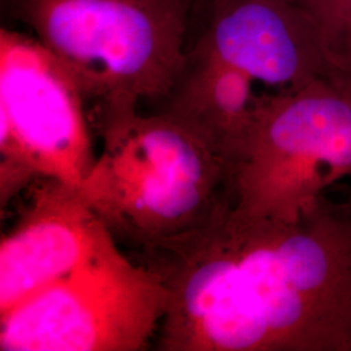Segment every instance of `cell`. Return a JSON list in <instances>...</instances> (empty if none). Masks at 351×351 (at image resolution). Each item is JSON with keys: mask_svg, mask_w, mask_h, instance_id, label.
Masks as SVG:
<instances>
[{"mask_svg": "<svg viewBox=\"0 0 351 351\" xmlns=\"http://www.w3.org/2000/svg\"><path fill=\"white\" fill-rule=\"evenodd\" d=\"M168 289L163 351H351V197L293 223L226 206L145 261Z\"/></svg>", "mask_w": 351, "mask_h": 351, "instance_id": "obj_1", "label": "cell"}, {"mask_svg": "<svg viewBox=\"0 0 351 351\" xmlns=\"http://www.w3.org/2000/svg\"><path fill=\"white\" fill-rule=\"evenodd\" d=\"M97 111L103 146L78 193L117 242L146 259L198 234L229 206L226 163L185 126L134 104Z\"/></svg>", "mask_w": 351, "mask_h": 351, "instance_id": "obj_2", "label": "cell"}, {"mask_svg": "<svg viewBox=\"0 0 351 351\" xmlns=\"http://www.w3.org/2000/svg\"><path fill=\"white\" fill-rule=\"evenodd\" d=\"M98 106L163 101L182 75L190 0H3Z\"/></svg>", "mask_w": 351, "mask_h": 351, "instance_id": "obj_3", "label": "cell"}, {"mask_svg": "<svg viewBox=\"0 0 351 351\" xmlns=\"http://www.w3.org/2000/svg\"><path fill=\"white\" fill-rule=\"evenodd\" d=\"M350 176L351 78L330 72L256 98L228 163V202L239 216L293 223Z\"/></svg>", "mask_w": 351, "mask_h": 351, "instance_id": "obj_4", "label": "cell"}, {"mask_svg": "<svg viewBox=\"0 0 351 351\" xmlns=\"http://www.w3.org/2000/svg\"><path fill=\"white\" fill-rule=\"evenodd\" d=\"M167 303L162 276L132 262L103 224L73 271L0 315V350H145Z\"/></svg>", "mask_w": 351, "mask_h": 351, "instance_id": "obj_5", "label": "cell"}, {"mask_svg": "<svg viewBox=\"0 0 351 351\" xmlns=\"http://www.w3.org/2000/svg\"><path fill=\"white\" fill-rule=\"evenodd\" d=\"M85 97L37 38L0 30L1 202L32 180L78 190L94 163Z\"/></svg>", "mask_w": 351, "mask_h": 351, "instance_id": "obj_6", "label": "cell"}, {"mask_svg": "<svg viewBox=\"0 0 351 351\" xmlns=\"http://www.w3.org/2000/svg\"><path fill=\"white\" fill-rule=\"evenodd\" d=\"M193 50L278 91L336 72L313 21L291 0H215Z\"/></svg>", "mask_w": 351, "mask_h": 351, "instance_id": "obj_7", "label": "cell"}, {"mask_svg": "<svg viewBox=\"0 0 351 351\" xmlns=\"http://www.w3.org/2000/svg\"><path fill=\"white\" fill-rule=\"evenodd\" d=\"M101 226L77 189L40 178L21 220L1 239L0 315L73 271Z\"/></svg>", "mask_w": 351, "mask_h": 351, "instance_id": "obj_8", "label": "cell"}, {"mask_svg": "<svg viewBox=\"0 0 351 351\" xmlns=\"http://www.w3.org/2000/svg\"><path fill=\"white\" fill-rule=\"evenodd\" d=\"M254 80L213 55L189 51L182 75L160 112L193 132L228 163L239 150L256 104Z\"/></svg>", "mask_w": 351, "mask_h": 351, "instance_id": "obj_9", "label": "cell"}, {"mask_svg": "<svg viewBox=\"0 0 351 351\" xmlns=\"http://www.w3.org/2000/svg\"><path fill=\"white\" fill-rule=\"evenodd\" d=\"M313 21L333 71L351 78V0H291Z\"/></svg>", "mask_w": 351, "mask_h": 351, "instance_id": "obj_10", "label": "cell"}]
</instances>
